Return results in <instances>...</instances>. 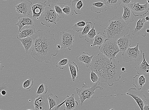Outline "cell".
Returning <instances> with one entry per match:
<instances>
[{
  "mask_svg": "<svg viewBox=\"0 0 149 110\" xmlns=\"http://www.w3.org/2000/svg\"><path fill=\"white\" fill-rule=\"evenodd\" d=\"M123 67L116 57L109 58L100 52L93 57L89 68L99 75L100 82L112 86L115 82L120 80L121 75L124 73Z\"/></svg>",
  "mask_w": 149,
  "mask_h": 110,
  "instance_id": "6da1fadb",
  "label": "cell"
},
{
  "mask_svg": "<svg viewBox=\"0 0 149 110\" xmlns=\"http://www.w3.org/2000/svg\"><path fill=\"white\" fill-rule=\"evenodd\" d=\"M57 45L54 34L49 30H39L34 35L31 55L39 62L49 63L52 57L59 53Z\"/></svg>",
  "mask_w": 149,
  "mask_h": 110,
  "instance_id": "7a4b0ae2",
  "label": "cell"
},
{
  "mask_svg": "<svg viewBox=\"0 0 149 110\" xmlns=\"http://www.w3.org/2000/svg\"><path fill=\"white\" fill-rule=\"evenodd\" d=\"M128 24L122 18L113 17L109 21V23L104 30L107 38L117 40L127 35L130 28Z\"/></svg>",
  "mask_w": 149,
  "mask_h": 110,
  "instance_id": "3957f363",
  "label": "cell"
},
{
  "mask_svg": "<svg viewBox=\"0 0 149 110\" xmlns=\"http://www.w3.org/2000/svg\"><path fill=\"white\" fill-rule=\"evenodd\" d=\"M100 82L98 81L94 83L91 86L84 84L81 88H76L77 94L79 96V99L80 100L81 105H84L86 99L91 98L92 96L96 94V91L98 90L102 91L104 89L100 86Z\"/></svg>",
  "mask_w": 149,
  "mask_h": 110,
  "instance_id": "277c9868",
  "label": "cell"
},
{
  "mask_svg": "<svg viewBox=\"0 0 149 110\" xmlns=\"http://www.w3.org/2000/svg\"><path fill=\"white\" fill-rule=\"evenodd\" d=\"M99 49L100 52L110 58L116 57V55L120 51L116 40L107 38L102 45L99 47Z\"/></svg>",
  "mask_w": 149,
  "mask_h": 110,
  "instance_id": "5b68a950",
  "label": "cell"
},
{
  "mask_svg": "<svg viewBox=\"0 0 149 110\" xmlns=\"http://www.w3.org/2000/svg\"><path fill=\"white\" fill-rule=\"evenodd\" d=\"M59 20L53 5H48L46 8L40 19L41 24L47 27H50L53 24H57Z\"/></svg>",
  "mask_w": 149,
  "mask_h": 110,
  "instance_id": "8992f818",
  "label": "cell"
},
{
  "mask_svg": "<svg viewBox=\"0 0 149 110\" xmlns=\"http://www.w3.org/2000/svg\"><path fill=\"white\" fill-rule=\"evenodd\" d=\"M123 61L126 63L139 61L143 57V51L139 49V43L136 46L130 47L122 54Z\"/></svg>",
  "mask_w": 149,
  "mask_h": 110,
  "instance_id": "52a82bcc",
  "label": "cell"
},
{
  "mask_svg": "<svg viewBox=\"0 0 149 110\" xmlns=\"http://www.w3.org/2000/svg\"><path fill=\"white\" fill-rule=\"evenodd\" d=\"M60 33V43L61 49L67 48L69 50L71 51L73 44L75 42V31L69 30L67 32H64L61 29Z\"/></svg>",
  "mask_w": 149,
  "mask_h": 110,
  "instance_id": "ba28073f",
  "label": "cell"
},
{
  "mask_svg": "<svg viewBox=\"0 0 149 110\" xmlns=\"http://www.w3.org/2000/svg\"><path fill=\"white\" fill-rule=\"evenodd\" d=\"M126 95H130L136 102L141 110H143V107L146 102V96L144 94L143 91L138 90L135 88H130L128 90Z\"/></svg>",
  "mask_w": 149,
  "mask_h": 110,
  "instance_id": "9c48e42d",
  "label": "cell"
},
{
  "mask_svg": "<svg viewBox=\"0 0 149 110\" xmlns=\"http://www.w3.org/2000/svg\"><path fill=\"white\" fill-rule=\"evenodd\" d=\"M128 6L132 11L135 17H143L147 15L149 11V5L147 2L144 4L133 2Z\"/></svg>",
  "mask_w": 149,
  "mask_h": 110,
  "instance_id": "30bf717a",
  "label": "cell"
},
{
  "mask_svg": "<svg viewBox=\"0 0 149 110\" xmlns=\"http://www.w3.org/2000/svg\"><path fill=\"white\" fill-rule=\"evenodd\" d=\"M149 28V25L145 21V18H140L138 20L136 27L132 31V33L134 36L145 37L147 35L146 30Z\"/></svg>",
  "mask_w": 149,
  "mask_h": 110,
  "instance_id": "8fae6325",
  "label": "cell"
},
{
  "mask_svg": "<svg viewBox=\"0 0 149 110\" xmlns=\"http://www.w3.org/2000/svg\"><path fill=\"white\" fill-rule=\"evenodd\" d=\"M63 99V102L55 107V110L60 109L61 107L64 104L65 106L63 109L65 110H76L79 106L78 102L75 100L74 94H72L70 96L67 95Z\"/></svg>",
  "mask_w": 149,
  "mask_h": 110,
  "instance_id": "7c38bea8",
  "label": "cell"
},
{
  "mask_svg": "<svg viewBox=\"0 0 149 110\" xmlns=\"http://www.w3.org/2000/svg\"><path fill=\"white\" fill-rule=\"evenodd\" d=\"M32 2L29 0H21L15 6L16 12L19 14L26 15L32 12Z\"/></svg>",
  "mask_w": 149,
  "mask_h": 110,
  "instance_id": "4fadbf2b",
  "label": "cell"
},
{
  "mask_svg": "<svg viewBox=\"0 0 149 110\" xmlns=\"http://www.w3.org/2000/svg\"><path fill=\"white\" fill-rule=\"evenodd\" d=\"M33 104L36 110H47L49 105L47 95H38L34 98Z\"/></svg>",
  "mask_w": 149,
  "mask_h": 110,
  "instance_id": "5bb4252c",
  "label": "cell"
},
{
  "mask_svg": "<svg viewBox=\"0 0 149 110\" xmlns=\"http://www.w3.org/2000/svg\"><path fill=\"white\" fill-rule=\"evenodd\" d=\"M15 25L19 27V32L21 31L25 26L34 27V24L33 17L30 14L26 15L20 16L18 17V20Z\"/></svg>",
  "mask_w": 149,
  "mask_h": 110,
  "instance_id": "9a60e30c",
  "label": "cell"
},
{
  "mask_svg": "<svg viewBox=\"0 0 149 110\" xmlns=\"http://www.w3.org/2000/svg\"><path fill=\"white\" fill-rule=\"evenodd\" d=\"M46 1L43 2H39L32 6L31 9L33 18L36 19H41L42 14L46 8Z\"/></svg>",
  "mask_w": 149,
  "mask_h": 110,
  "instance_id": "2e32d148",
  "label": "cell"
},
{
  "mask_svg": "<svg viewBox=\"0 0 149 110\" xmlns=\"http://www.w3.org/2000/svg\"><path fill=\"white\" fill-rule=\"evenodd\" d=\"M132 37L130 34L121 37L116 40V42L120 51H126L131 45L132 43Z\"/></svg>",
  "mask_w": 149,
  "mask_h": 110,
  "instance_id": "e0dca14e",
  "label": "cell"
},
{
  "mask_svg": "<svg viewBox=\"0 0 149 110\" xmlns=\"http://www.w3.org/2000/svg\"><path fill=\"white\" fill-rule=\"evenodd\" d=\"M138 74L143 75L144 76L149 77V64L145 58V53H143V60L134 67Z\"/></svg>",
  "mask_w": 149,
  "mask_h": 110,
  "instance_id": "ac0fdd59",
  "label": "cell"
},
{
  "mask_svg": "<svg viewBox=\"0 0 149 110\" xmlns=\"http://www.w3.org/2000/svg\"><path fill=\"white\" fill-rule=\"evenodd\" d=\"M123 8L124 9L122 18L125 22L128 24L134 21L133 13L128 5H123Z\"/></svg>",
  "mask_w": 149,
  "mask_h": 110,
  "instance_id": "d6986e66",
  "label": "cell"
},
{
  "mask_svg": "<svg viewBox=\"0 0 149 110\" xmlns=\"http://www.w3.org/2000/svg\"><path fill=\"white\" fill-rule=\"evenodd\" d=\"M94 55L91 56L87 53L83 52L81 55L76 57V59L81 64L85 65L86 67L89 68L91 65Z\"/></svg>",
  "mask_w": 149,
  "mask_h": 110,
  "instance_id": "ffe728a7",
  "label": "cell"
},
{
  "mask_svg": "<svg viewBox=\"0 0 149 110\" xmlns=\"http://www.w3.org/2000/svg\"><path fill=\"white\" fill-rule=\"evenodd\" d=\"M36 30L33 27L26 26V28L22 30L17 35V39L19 40L26 37L33 36L36 34Z\"/></svg>",
  "mask_w": 149,
  "mask_h": 110,
  "instance_id": "44dd1931",
  "label": "cell"
},
{
  "mask_svg": "<svg viewBox=\"0 0 149 110\" xmlns=\"http://www.w3.org/2000/svg\"><path fill=\"white\" fill-rule=\"evenodd\" d=\"M146 83V80L143 75L138 74L134 77L132 84L138 90H141Z\"/></svg>",
  "mask_w": 149,
  "mask_h": 110,
  "instance_id": "7402d4cb",
  "label": "cell"
},
{
  "mask_svg": "<svg viewBox=\"0 0 149 110\" xmlns=\"http://www.w3.org/2000/svg\"><path fill=\"white\" fill-rule=\"evenodd\" d=\"M91 10L93 12L99 14L106 11L107 9L105 3L99 2L92 3Z\"/></svg>",
  "mask_w": 149,
  "mask_h": 110,
  "instance_id": "603a6c76",
  "label": "cell"
},
{
  "mask_svg": "<svg viewBox=\"0 0 149 110\" xmlns=\"http://www.w3.org/2000/svg\"><path fill=\"white\" fill-rule=\"evenodd\" d=\"M23 46L25 48L26 53L29 52V50L32 48L34 40V35L24 38L19 39Z\"/></svg>",
  "mask_w": 149,
  "mask_h": 110,
  "instance_id": "cb8c5ba5",
  "label": "cell"
},
{
  "mask_svg": "<svg viewBox=\"0 0 149 110\" xmlns=\"http://www.w3.org/2000/svg\"><path fill=\"white\" fill-rule=\"evenodd\" d=\"M106 36L104 32H100L97 34L95 36L94 41V42L91 47H94L97 46L100 47L105 42L106 39Z\"/></svg>",
  "mask_w": 149,
  "mask_h": 110,
  "instance_id": "d4e9b609",
  "label": "cell"
},
{
  "mask_svg": "<svg viewBox=\"0 0 149 110\" xmlns=\"http://www.w3.org/2000/svg\"><path fill=\"white\" fill-rule=\"evenodd\" d=\"M69 70H70L72 80L74 81L76 79L79 77L78 73L79 72V68L77 65L74 61H71L68 64Z\"/></svg>",
  "mask_w": 149,
  "mask_h": 110,
  "instance_id": "484cf974",
  "label": "cell"
},
{
  "mask_svg": "<svg viewBox=\"0 0 149 110\" xmlns=\"http://www.w3.org/2000/svg\"><path fill=\"white\" fill-rule=\"evenodd\" d=\"M47 97L49 103V110H51L59 104L60 100L57 95H54L52 93L48 95Z\"/></svg>",
  "mask_w": 149,
  "mask_h": 110,
  "instance_id": "4316f807",
  "label": "cell"
},
{
  "mask_svg": "<svg viewBox=\"0 0 149 110\" xmlns=\"http://www.w3.org/2000/svg\"><path fill=\"white\" fill-rule=\"evenodd\" d=\"M72 5L76 15L81 14L84 7V3L82 0H74L72 2Z\"/></svg>",
  "mask_w": 149,
  "mask_h": 110,
  "instance_id": "83f0119b",
  "label": "cell"
},
{
  "mask_svg": "<svg viewBox=\"0 0 149 110\" xmlns=\"http://www.w3.org/2000/svg\"><path fill=\"white\" fill-rule=\"evenodd\" d=\"M62 10L65 14L67 16H72L75 13L74 8L71 3L63 5Z\"/></svg>",
  "mask_w": 149,
  "mask_h": 110,
  "instance_id": "f1b7e54d",
  "label": "cell"
},
{
  "mask_svg": "<svg viewBox=\"0 0 149 110\" xmlns=\"http://www.w3.org/2000/svg\"><path fill=\"white\" fill-rule=\"evenodd\" d=\"M96 31L94 26H93L92 29L85 37V40L88 42H92L94 41L96 35Z\"/></svg>",
  "mask_w": 149,
  "mask_h": 110,
  "instance_id": "f546056e",
  "label": "cell"
},
{
  "mask_svg": "<svg viewBox=\"0 0 149 110\" xmlns=\"http://www.w3.org/2000/svg\"><path fill=\"white\" fill-rule=\"evenodd\" d=\"M86 24L85 21L81 20L74 24L72 28L75 32H81Z\"/></svg>",
  "mask_w": 149,
  "mask_h": 110,
  "instance_id": "4dcf8cb0",
  "label": "cell"
},
{
  "mask_svg": "<svg viewBox=\"0 0 149 110\" xmlns=\"http://www.w3.org/2000/svg\"><path fill=\"white\" fill-rule=\"evenodd\" d=\"M104 3L107 6L116 9L119 7L121 1L120 0H107Z\"/></svg>",
  "mask_w": 149,
  "mask_h": 110,
  "instance_id": "1f68e13d",
  "label": "cell"
},
{
  "mask_svg": "<svg viewBox=\"0 0 149 110\" xmlns=\"http://www.w3.org/2000/svg\"><path fill=\"white\" fill-rule=\"evenodd\" d=\"M92 25L93 23L92 22L90 21L86 22V26L79 35V37L81 38L85 37L90 31V30H91Z\"/></svg>",
  "mask_w": 149,
  "mask_h": 110,
  "instance_id": "d6a6232c",
  "label": "cell"
},
{
  "mask_svg": "<svg viewBox=\"0 0 149 110\" xmlns=\"http://www.w3.org/2000/svg\"><path fill=\"white\" fill-rule=\"evenodd\" d=\"M70 62V61L68 58H64L61 60L58 61L56 63V66L61 70H64L66 68Z\"/></svg>",
  "mask_w": 149,
  "mask_h": 110,
  "instance_id": "836d02e7",
  "label": "cell"
},
{
  "mask_svg": "<svg viewBox=\"0 0 149 110\" xmlns=\"http://www.w3.org/2000/svg\"><path fill=\"white\" fill-rule=\"evenodd\" d=\"M48 91L47 86L43 83L41 84L39 86L36 93L38 95H46Z\"/></svg>",
  "mask_w": 149,
  "mask_h": 110,
  "instance_id": "e575fe53",
  "label": "cell"
},
{
  "mask_svg": "<svg viewBox=\"0 0 149 110\" xmlns=\"http://www.w3.org/2000/svg\"><path fill=\"white\" fill-rule=\"evenodd\" d=\"M48 5L54 4H65L71 3L73 0H47Z\"/></svg>",
  "mask_w": 149,
  "mask_h": 110,
  "instance_id": "d590c367",
  "label": "cell"
},
{
  "mask_svg": "<svg viewBox=\"0 0 149 110\" xmlns=\"http://www.w3.org/2000/svg\"><path fill=\"white\" fill-rule=\"evenodd\" d=\"M33 83V79L32 77H29L23 82L22 84L23 87L26 90H29L32 87Z\"/></svg>",
  "mask_w": 149,
  "mask_h": 110,
  "instance_id": "8d00e7d4",
  "label": "cell"
},
{
  "mask_svg": "<svg viewBox=\"0 0 149 110\" xmlns=\"http://www.w3.org/2000/svg\"><path fill=\"white\" fill-rule=\"evenodd\" d=\"M54 6V9L57 13V15L60 19H63L64 18V13L63 12L62 9L58 4L53 5Z\"/></svg>",
  "mask_w": 149,
  "mask_h": 110,
  "instance_id": "74e56055",
  "label": "cell"
},
{
  "mask_svg": "<svg viewBox=\"0 0 149 110\" xmlns=\"http://www.w3.org/2000/svg\"><path fill=\"white\" fill-rule=\"evenodd\" d=\"M90 78L91 81L93 83L100 81V77L99 75L93 71H91L90 73Z\"/></svg>",
  "mask_w": 149,
  "mask_h": 110,
  "instance_id": "f35d334b",
  "label": "cell"
},
{
  "mask_svg": "<svg viewBox=\"0 0 149 110\" xmlns=\"http://www.w3.org/2000/svg\"><path fill=\"white\" fill-rule=\"evenodd\" d=\"M133 0H121V3L123 5H129L130 3L132 2Z\"/></svg>",
  "mask_w": 149,
  "mask_h": 110,
  "instance_id": "ab89813d",
  "label": "cell"
},
{
  "mask_svg": "<svg viewBox=\"0 0 149 110\" xmlns=\"http://www.w3.org/2000/svg\"><path fill=\"white\" fill-rule=\"evenodd\" d=\"M8 91L2 90H1V95L3 96H4L6 95L8 93Z\"/></svg>",
  "mask_w": 149,
  "mask_h": 110,
  "instance_id": "60d3db41",
  "label": "cell"
},
{
  "mask_svg": "<svg viewBox=\"0 0 149 110\" xmlns=\"http://www.w3.org/2000/svg\"><path fill=\"white\" fill-rule=\"evenodd\" d=\"M143 110H149V105L145 103L144 106Z\"/></svg>",
  "mask_w": 149,
  "mask_h": 110,
  "instance_id": "b9f144b4",
  "label": "cell"
},
{
  "mask_svg": "<svg viewBox=\"0 0 149 110\" xmlns=\"http://www.w3.org/2000/svg\"><path fill=\"white\" fill-rule=\"evenodd\" d=\"M144 18L146 22H147L149 21V16H147Z\"/></svg>",
  "mask_w": 149,
  "mask_h": 110,
  "instance_id": "7bdbcfd3",
  "label": "cell"
},
{
  "mask_svg": "<svg viewBox=\"0 0 149 110\" xmlns=\"http://www.w3.org/2000/svg\"><path fill=\"white\" fill-rule=\"evenodd\" d=\"M146 102L145 103L149 105V97H146Z\"/></svg>",
  "mask_w": 149,
  "mask_h": 110,
  "instance_id": "ee69618b",
  "label": "cell"
},
{
  "mask_svg": "<svg viewBox=\"0 0 149 110\" xmlns=\"http://www.w3.org/2000/svg\"><path fill=\"white\" fill-rule=\"evenodd\" d=\"M122 70L124 73H126V70L125 67H123L122 68Z\"/></svg>",
  "mask_w": 149,
  "mask_h": 110,
  "instance_id": "f6af8a7d",
  "label": "cell"
},
{
  "mask_svg": "<svg viewBox=\"0 0 149 110\" xmlns=\"http://www.w3.org/2000/svg\"><path fill=\"white\" fill-rule=\"evenodd\" d=\"M57 49L58 50H59L61 49V46L60 44H58L57 45Z\"/></svg>",
  "mask_w": 149,
  "mask_h": 110,
  "instance_id": "bcb514c9",
  "label": "cell"
},
{
  "mask_svg": "<svg viewBox=\"0 0 149 110\" xmlns=\"http://www.w3.org/2000/svg\"><path fill=\"white\" fill-rule=\"evenodd\" d=\"M147 33L149 34V29H148L146 30Z\"/></svg>",
  "mask_w": 149,
  "mask_h": 110,
  "instance_id": "7dc6e473",
  "label": "cell"
},
{
  "mask_svg": "<svg viewBox=\"0 0 149 110\" xmlns=\"http://www.w3.org/2000/svg\"><path fill=\"white\" fill-rule=\"evenodd\" d=\"M145 1L148 3V4L149 5V0H145Z\"/></svg>",
  "mask_w": 149,
  "mask_h": 110,
  "instance_id": "c3c4849f",
  "label": "cell"
},
{
  "mask_svg": "<svg viewBox=\"0 0 149 110\" xmlns=\"http://www.w3.org/2000/svg\"><path fill=\"white\" fill-rule=\"evenodd\" d=\"M104 1V2H106L107 0H103Z\"/></svg>",
  "mask_w": 149,
  "mask_h": 110,
  "instance_id": "681fc988",
  "label": "cell"
},
{
  "mask_svg": "<svg viewBox=\"0 0 149 110\" xmlns=\"http://www.w3.org/2000/svg\"><path fill=\"white\" fill-rule=\"evenodd\" d=\"M148 91V93H149V90Z\"/></svg>",
  "mask_w": 149,
  "mask_h": 110,
  "instance_id": "f907efd6",
  "label": "cell"
},
{
  "mask_svg": "<svg viewBox=\"0 0 149 110\" xmlns=\"http://www.w3.org/2000/svg\"><path fill=\"white\" fill-rule=\"evenodd\" d=\"M5 1H7V0H5ZM14 1H15V0H14Z\"/></svg>",
  "mask_w": 149,
  "mask_h": 110,
  "instance_id": "816d5d0a",
  "label": "cell"
},
{
  "mask_svg": "<svg viewBox=\"0 0 149 110\" xmlns=\"http://www.w3.org/2000/svg\"><path fill=\"white\" fill-rule=\"evenodd\" d=\"M148 82H149V81H148Z\"/></svg>",
  "mask_w": 149,
  "mask_h": 110,
  "instance_id": "f5cc1de1",
  "label": "cell"
}]
</instances>
